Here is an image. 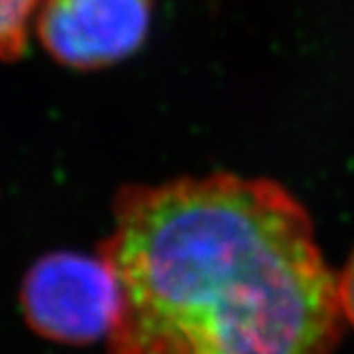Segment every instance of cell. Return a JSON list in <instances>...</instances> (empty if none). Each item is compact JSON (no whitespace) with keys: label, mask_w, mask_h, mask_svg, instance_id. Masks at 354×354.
Instances as JSON below:
<instances>
[{"label":"cell","mask_w":354,"mask_h":354,"mask_svg":"<svg viewBox=\"0 0 354 354\" xmlns=\"http://www.w3.org/2000/svg\"><path fill=\"white\" fill-rule=\"evenodd\" d=\"M96 252L120 306L109 354H335L337 273L301 201L231 171L126 184Z\"/></svg>","instance_id":"1"},{"label":"cell","mask_w":354,"mask_h":354,"mask_svg":"<svg viewBox=\"0 0 354 354\" xmlns=\"http://www.w3.org/2000/svg\"><path fill=\"white\" fill-rule=\"evenodd\" d=\"M120 306L118 282L98 254L54 250L39 257L19 284V310L39 337L90 346L109 337Z\"/></svg>","instance_id":"2"},{"label":"cell","mask_w":354,"mask_h":354,"mask_svg":"<svg viewBox=\"0 0 354 354\" xmlns=\"http://www.w3.org/2000/svg\"><path fill=\"white\" fill-rule=\"evenodd\" d=\"M154 0H43L35 35L47 56L73 71H100L147 41Z\"/></svg>","instance_id":"3"},{"label":"cell","mask_w":354,"mask_h":354,"mask_svg":"<svg viewBox=\"0 0 354 354\" xmlns=\"http://www.w3.org/2000/svg\"><path fill=\"white\" fill-rule=\"evenodd\" d=\"M43 0H0V64L17 62L28 47Z\"/></svg>","instance_id":"4"},{"label":"cell","mask_w":354,"mask_h":354,"mask_svg":"<svg viewBox=\"0 0 354 354\" xmlns=\"http://www.w3.org/2000/svg\"><path fill=\"white\" fill-rule=\"evenodd\" d=\"M337 292H339L342 314L354 328V250L344 269L337 273Z\"/></svg>","instance_id":"5"}]
</instances>
